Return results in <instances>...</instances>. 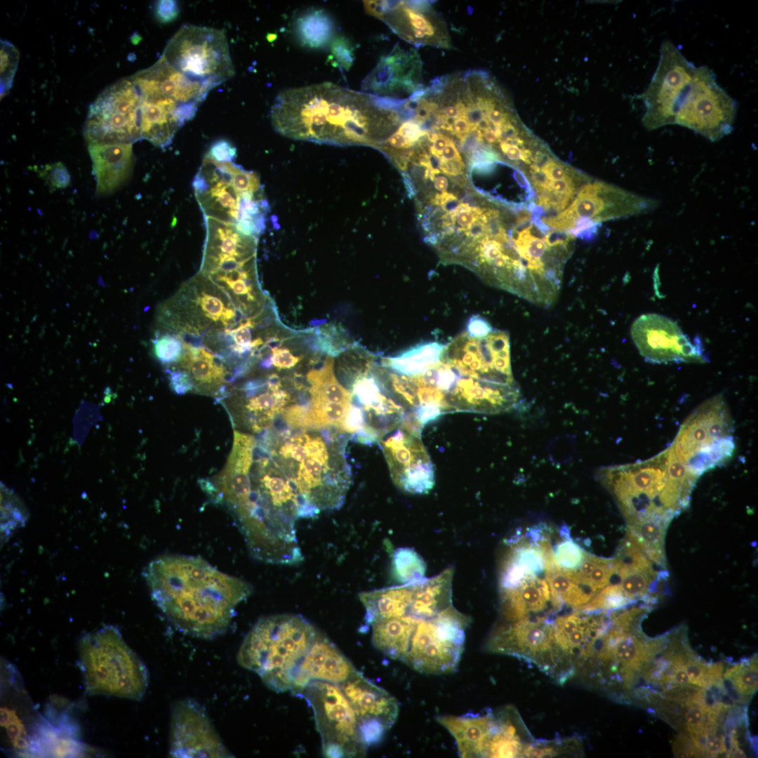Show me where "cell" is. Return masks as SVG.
Returning <instances> with one entry per match:
<instances>
[{"instance_id": "be15d7a7", "label": "cell", "mask_w": 758, "mask_h": 758, "mask_svg": "<svg viewBox=\"0 0 758 758\" xmlns=\"http://www.w3.org/2000/svg\"><path fill=\"white\" fill-rule=\"evenodd\" d=\"M529 173L531 179L535 186L537 187H547L549 178L546 174L535 164H532L529 166Z\"/></svg>"}, {"instance_id": "6125c7cd", "label": "cell", "mask_w": 758, "mask_h": 758, "mask_svg": "<svg viewBox=\"0 0 758 758\" xmlns=\"http://www.w3.org/2000/svg\"><path fill=\"white\" fill-rule=\"evenodd\" d=\"M465 164L463 161H445L440 158L439 169L448 175H458L464 172Z\"/></svg>"}, {"instance_id": "7a4b0ae2", "label": "cell", "mask_w": 758, "mask_h": 758, "mask_svg": "<svg viewBox=\"0 0 758 758\" xmlns=\"http://www.w3.org/2000/svg\"><path fill=\"white\" fill-rule=\"evenodd\" d=\"M144 576L167 618L182 632L204 639L225 632L236 606L253 592L247 582L194 556L162 555L149 563Z\"/></svg>"}, {"instance_id": "f546056e", "label": "cell", "mask_w": 758, "mask_h": 758, "mask_svg": "<svg viewBox=\"0 0 758 758\" xmlns=\"http://www.w3.org/2000/svg\"><path fill=\"white\" fill-rule=\"evenodd\" d=\"M437 722L454 738L462 757H485L494 724V713L438 716Z\"/></svg>"}, {"instance_id": "9f6ffc18", "label": "cell", "mask_w": 758, "mask_h": 758, "mask_svg": "<svg viewBox=\"0 0 758 758\" xmlns=\"http://www.w3.org/2000/svg\"><path fill=\"white\" fill-rule=\"evenodd\" d=\"M397 132L406 137L413 143L417 142L427 132L423 131L420 125L414 120H406L401 124Z\"/></svg>"}, {"instance_id": "94428289", "label": "cell", "mask_w": 758, "mask_h": 758, "mask_svg": "<svg viewBox=\"0 0 758 758\" xmlns=\"http://www.w3.org/2000/svg\"><path fill=\"white\" fill-rule=\"evenodd\" d=\"M463 230L465 231L466 236L474 244L485 237L486 234V226L481 220L477 219L467 228L463 229Z\"/></svg>"}, {"instance_id": "681fc988", "label": "cell", "mask_w": 758, "mask_h": 758, "mask_svg": "<svg viewBox=\"0 0 758 758\" xmlns=\"http://www.w3.org/2000/svg\"><path fill=\"white\" fill-rule=\"evenodd\" d=\"M330 50L331 58L338 66L345 70L351 67L354 59V48L347 39L343 36L333 39Z\"/></svg>"}, {"instance_id": "8992f818", "label": "cell", "mask_w": 758, "mask_h": 758, "mask_svg": "<svg viewBox=\"0 0 758 758\" xmlns=\"http://www.w3.org/2000/svg\"><path fill=\"white\" fill-rule=\"evenodd\" d=\"M322 436L317 432L304 430L287 437L280 446L278 453L286 467H282L294 483L305 504L314 513L322 510L339 508L350 484V472L347 467H336V456L327 442L331 432L324 430Z\"/></svg>"}, {"instance_id": "277c9868", "label": "cell", "mask_w": 758, "mask_h": 758, "mask_svg": "<svg viewBox=\"0 0 758 758\" xmlns=\"http://www.w3.org/2000/svg\"><path fill=\"white\" fill-rule=\"evenodd\" d=\"M192 187L204 216L232 224L255 238L263 231L269 205L255 172L206 154Z\"/></svg>"}, {"instance_id": "ab89813d", "label": "cell", "mask_w": 758, "mask_h": 758, "mask_svg": "<svg viewBox=\"0 0 758 758\" xmlns=\"http://www.w3.org/2000/svg\"><path fill=\"white\" fill-rule=\"evenodd\" d=\"M757 655L729 667L723 679V689L736 703H747L758 685Z\"/></svg>"}, {"instance_id": "c3c4849f", "label": "cell", "mask_w": 758, "mask_h": 758, "mask_svg": "<svg viewBox=\"0 0 758 758\" xmlns=\"http://www.w3.org/2000/svg\"><path fill=\"white\" fill-rule=\"evenodd\" d=\"M579 743L574 739L562 741L532 742L524 750V757H553L577 748Z\"/></svg>"}, {"instance_id": "1f68e13d", "label": "cell", "mask_w": 758, "mask_h": 758, "mask_svg": "<svg viewBox=\"0 0 758 758\" xmlns=\"http://www.w3.org/2000/svg\"><path fill=\"white\" fill-rule=\"evenodd\" d=\"M453 576V568H448L433 578L415 582L406 615L427 619L451 606Z\"/></svg>"}, {"instance_id": "91938a15", "label": "cell", "mask_w": 758, "mask_h": 758, "mask_svg": "<svg viewBox=\"0 0 758 758\" xmlns=\"http://www.w3.org/2000/svg\"><path fill=\"white\" fill-rule=\"evenodd\" d=\"M547 187L551 191L559 194L573 197L575 192L574 182L571 177L558 180H552L549 179Z\"/></svg>"}, {"instance_id": "4fadbf2b", "label": "cell", "mask_w": 758, "mask_h": 758, "mask_svg": "<svg viewBox=\"0 0 758 758\" xmlns=\"http://www.w3.org/2000/svg\"><path fill=\"white\" fill-rule=\"evenodd\" d=\"M140 104L132 77L107 87L88 109L84 127L88 145H133L141 139Z\"/></svg>"}, {"instance_id": "ffe728a7", "label": "cell", "mask_w": 758, "mask_h": 758, "mask_svg": "<svg viewBox=\"0 0 758 758\" xmlns=\"http://www.w3.org/2000/svg\"><path fill=\"white\" fill-rule=\"evenodd\" d=\"M659 202L602 182L599 192L592 197H576L570 206L543 222L559 231L568 232L578 218H590L598 224L604 221L644 214L655 209Z\"/></svg>"}, {"instance_id": "7402d4cb", "label": "cell", "mask_w": 758, "mask_h": 758, "mask_svg": "<svg viewBox=\"0 0 758 758\" xmlns=\"http://www.w3.org/2000/svg\"><path fill=\"white\" fill-rule=\"evenodd\" d=\"M338 686L357 717L364 744L368 747L380 741L397 719L396 698L358 670Z\"/></svg>"}, {"instance_id": "ee69618b", "label": "cell", "mask_w": 758, "mask_h": 758, "mask_svg": "<svg viewBox=\"0 0 758 758\" xmlns=\"http://www.w3.org/2000/svg\"><path fill=\"white\" fill-rule=\"evenodd\" d=\"M632 602L626 597L618 583H611L598 592L587 603L577 609L583 612L620 609Z\"/></svg>"}, {"instance_id": "003e7915", "label": "cell", "mask_w": 758, "mask_h": 758, "mask_svg": "<svg viewBox=\"0 0 758 758\" xmlns=\"http://www.w3.org/2000/svg\"><path fill=\"white\" fill-rule=\"evenodd\" d=\"M434 187H435L436 190H437L438 191H440L441 192H446V189L448 187V180H447V178L446 177H444V176L435 177V178L434 179Z\"/></svg>"}, {"instance_id": "7c38bea8", "label": "cell", "mask_w": 758, "mask_h": 758, "mask_svg": "<svg viewBox=\"0 0 758 758\" xmlns=\"http://www.w3.org/2000/svg\"><path fill=\"white\" fill-rule=\"evenodd\" d=\"M312 709L326 757H364L368 750L361 737L357 717L337 684L314 681L301 694Z\"/></svg>"}, {"instance_id": "f6af8a7d", "label": "cell", "mask_w": 758, "mask_h": 758, "mask_svg": "<svg viewBox=\"0 0 758 758\" xmlns=\"http://www.w3.org/2000/svg\"><path fill=\"white\" fill-rule=\"evenodd\" d=\"M152 350L156 359L171 368L179 362L182 353L180 341L175 335L162 331L155 332Z\"/></svg>"}, {"instance_id": "4316f807", "label": "cell", "mask_w": 758, "mask_h": 758, "mask_svg": "<svg viewBox=\"0 0 758 758\" xmlns=\"http://www.w3.org/2000/svg\"><path fill=\"white\" fill-rule=\"evenodd\" d=\"M138 89L141 98V137L157 147L165 148L187 122L181 109L175 101L155 91Z\"/></svg>"}, {"instance_id": "816d5d0a", "label": "cell", "mask_w": 758, "mask_h": 758, "mask_svg": "<svg viewBox=\"0 0 758 758\" xmlns=\"http://www.w3.org/2000/svg\"><path fill=\"white\" fill-rule=\"evenodd\" d=\"M271 350V364L279 369H289L300 360V357L293 355L287 348L274 347Z\"/></svg>"}, {"instance_id": "484cf974", "label": "cell", "mask_w": 758, "mask_h": 758, "mask_svg": "<svg viewBox=\"0 0 758 758\" xmlns=\"http://www.w3.org/2000/svg\"><path fill=\"white\" fill-rule=\"evenodd\" d=\"M357 670L336 646L319 631L298 666L290 691L296 696L302 694L307 685L314 681L339 685Z\"/></svg>"}, {"instance_id": "cb8c5ba5", "label": "cell", "mask_w": 758, "mask_h": 758, "mask_svg": "<svg viewBox=\"0 0 758 758\" xmlns=\"http://www.w3.org/2000/svg\"><path fill=\"white\" fill-rule=\"evenodd\" d=\"M80 735L77 722L67 712L48 705L34 724L26 756L83 757L90 750L81 741Z\"/></svg>"}, {"instance_id": "5b68a950", "label": "cell", "mask_w": 758, "mask_h": 758, "mask_svg": "<svg viewBox=\"0 0 758 758\" xmlns=\"http://www.w3.org/2000/svg\"><path fill=\"white\" fill-rule=\"evenodd\" d=\"M319 630L298 615L262 617L244 638L237 661L271 690L291 691L295 672Z\"/></svg>"}, {"instance_id": "6f0895ef", "label": "cell", "mask_w": 758, "mask_h": 758, "mask_svg": "<svg viewBox=\"0 0 758 758\" xmlns=\"http://www.w3.org/2000/svg\"><path fill=\"white\" fill-rule=\"evenodd\" d=\"M156 13L162 22L172 21L178 14V3L175 1H159L157 4Z\"/></svg>"}, {"instance_id": "e7e4bbea", "label": "cell", "mask_w": 758, "mask_h": 758, "mask_svg": "<svg viewBox=\"0 0 758 758\" xmlns=\"http://www.w3.org/2000/svg\"><path fill=\"white\" fill-rule=\"evenodd\" d=\"M440 158L445 161H462L460 153L452 139L441 152Z\"/></svg>"}, {"instance_id": "db71d44e", "label": "cell", "mask_w": 758, "mask_h": 758, "mask_svg": "<svg viewBox=\"0 0 758 758\" xmlns=\"http://www.w3.org/2000/svg\"><path fill=\"white\" fill-rule=\"evenodd\" d=\"M493 331L490 323L479 314L472 315L467 324V333L472 338H481Z\"/></svg>"}, {"instance_id": "d590c367", "label": "cell", "mask_w": 758, "mask_h": 758, "mask_svg": "<svg viewBox=\"0 0 758 758\" xmlns=\"http://www.w3.org/2000/svg\"><path fill=\"white\" fill-rule=\"evenodd\" d=\"M409 58L399 48H395L380 60L366 77L362 89L368 94L387 98L397 94L402 84L409 86V77L402 75Z\"/></svg>"}, {"instance_id": "8fae6325", "label": "cell", "mask_w": 758, "mask_h": 758, "mask_svg": "<svg viewBox=\"0 0 758 758\" xmlns=\"http://www.w3.org/2000/svg\"><path fill=\"white\" fill-rule=\"evenodd\" d=\"M470 623V618L452 605L432 618L417 620L404 663L425 674L454 672Z\"/></svg>"}, {"instance_id": "8d00e7d4", "label": "cell", "mask_w": 758, "mask_h": 758, "mask_svg": "<svg viewBox=\"0 0 758 758\" xmlns=\"http://www.w3.org/2000/svg\"><path fill=\"white\" fill-rule=\"evenodd\" d=\"M446 345L438 342L419 343L397 356L383 358V366L403 375H415L437 363Z\"/></svg>"}, {"instance_id": "680465c9", "label": "cell", "mask_w": 758, "mask_h": 758, "mask_svg": "<svg viewBox=\"0 0 758 758\" xmlns=\"http://www.w3.org/2000/svg\"><path fill=\"white\" fill-rule=\"evenodd\" d=\"M541 170L546 174L547 177L552 180L565 179L569 178L571 175L569 168L564 166L556 159L547 164Z\"/></svg>"}, {"instance_id": "f907efd6", "label": "cell", "mask_w": 758, "mask_h": 758, "mask_svg": "<svg viewBox=\"0 0 758 758\" xmlns=\"http://www.w3.org/2000/svg\"><path fill=\"white\" fill-rule=\"evenodd\" d=\"M44 173L48 182L54 188H65L69 185L70 175L61 162L47 166Z\"/></svg>"}, {"instance_id": "5bb4252c", "label": "cell", "mask_w": 758, "mask_h": 758, "mask_svg": "<svg viewBox=\"0 0 758 758\" xmlns=\"http://www.w3.org/2000/svg\"><path fill=\"white\" fill-rule=\"evenodd\" d=\"M486 649L491 653L527 660L554 674L559 671L563 679L573 674L556 641L553 621L545 616L526 617L496 627Z\"/></svg>"}, {"instance_id": "ac0fdd59", "label": "cell", "mask_w": 758, "mask_h": 758, "mask_svg": "<svg viewBox=\"0 0 758 758\" xmlns=\"http://www.w3.org/2000/svg\"><path fill=\"white\" fill-rule=\"evenodd\" d=\"M169 754L173 757H232L205 709L193 699L172 706Z\"/></svg>"}, {"instance_id": "7bdbcfd3", "label": "cell", "mask_w": 758, "mask_h": 758, "mask_svg": "<svg viewBox=\"0 0 758 758\" xmlns=\"http://www.w3.org/2000/svg\"><path fill=\"white\" fill-rule=\"evenodd\" d=\"M393 573L399 582L406 584L417 582L424 578L426 564L413 549L400 547L393 554Z\"/></svg>"}, {"instance_id": "603a6c76", "label": "cell", "mask_w": 758, "mask_h": 758, "mask_svg": "<svg viewBox=\"0 0 758 758\" xmlns=\"http://www.w3.org/2000/svg\"><path fill=\"white\" fill-rule=\"evenodd\" d=\"M366 11L404 39L417 44L448 46L443 23L425 1H365Z\"/></svg>"}, {"instance_id": "ba28073f", "label": "cell", "mask_w": 758, "mask_h": 758, "mask_svg": "<svg viewBox=\"0 0 758 758\" xmlns=\"http://www.w3.org/2000/svg\"><path fill=\"white\" fill-rule=\"evenodd\" d=\"M79 663L86 693L141 700L148 687L147 667L119 630L105 626L88 633L78 645Z\"/></svg>"}, {"instance_id": "2e32d148", "label": "cell", "mask_w": 758, "mask_h": 758, "mask_svg": "<svg viewBox=\"0 0 758 758\" xmlns=\"http://www.w3.org/2000/svg\"><path fill=\"white\" fill-rule=\"evenodd\" d=\"M696 68L672 41L662 42L658 67L641 95L646 108L642 124L648 131L674 124Z\"/></svg>"}, {"instance_id": "74e56055", "label": "cell", "mask_w": 758, "mask_h": 758, "mask_svg": "<svg viewBox=\"0 0 758 758\" xmlns=\"http://www.w3.org/2000/svg\"><path fill=\"white\" fill-rule=\"evenodd\" d=\"M307 378L311 385L312 406L351 404L352 394L339 383L334 375L332 357H327L319 369L310 371Z\"/></svg>"}, {"instance_id": "44dd1931", "label": "cell", "mask_w": 758, "mask_h": 758, "mask_svg": "<svg viewBox=\"0 0 758 758\" xmlns=\"http://www.w3.org/2000/svg\"><path fill=\"white\" fill-rule=\"evenodd\" d=\"M381 444L398 488L413 494H425L433 488L434 467L420 435L399 426Z\"/></svg>"}, {"instance_id": "836d02e7", "label": "cell", "mask_w": 758, "mask_h": 758, "mask_svg": "<svg viewBox=\"0 0 758 758\" xmlns=\"http://www.w3.org/2000/svg\"><path fill=\"white\" fill-rule=\"evenodd\" d=\"M416 621L409 615L372 620L373 646L388 657L404 662Z\"/></svg>"}, {"instance_id": "60d3db41", "label": "cell", "mask_w": 758, "mask_h": 758, "mask_svg": "<svg viewBox=\"0 0 758 758\" xmlns=\"http://www.w3.org/2000/svg\"><path fill=\"white\" fill-rule=\"evenodd\" d=\"M298 39L309 48H319L328 44L334 34L330 15L321 10H312L300 16L295 25Z\"/></svg>"}, {"instance_id": "11a10c76", "label": "cell", "mask_w": 758, "mask_h": 758, "mask_svg": "<svg viewBox=\"0 0 758 758\" xmlns=\"http://www.w3.org/2000/svg\"><path fill=\"white\" fill-rule=\"evenodd\" d=\"M218 161H232L236 155V149L225 140L213 144L206 154Z\"/></svg>"}, {"instance_id": "bcb514c9", "label": "cell", "mask_w": 758, "mask_h": 758, "mask_svg": "<svg viewBox=\"0 0 758 758\" xmlns=\"http://www.w3.org/2000/svg\"><path fill=\"white\" fill-rule=\"evenodd\" d=\"M587 552L570 538L559 543L553 550L557 566L564 571H575L583 562Z\"/></svg>"}, {"instance_id": "d6a6232c", "label": "cell", "mask_w": 758, "mask_h": 758, "mask_svg": "<svg viewBox=\"0 0 758 758\" xmlns=\"http://www.w3.org/2000/svg\"><path fill=\"white\" fill-rule=\"evenodd\" d=\"M249 397L246 408L253 415L252 428L260 431L281 411L289 400L288 394L280 388V381L275 374L266 383L249 382L242 388Z\"/></svg>"}, {"instance_id": "f35d334b", "label": "cell", "mask_w": 758, "mask_h": 758, "mask_svg": "<svg viewBox=\"0 0 758 758\" xmlns=\"http://www.w3.org/2000/svg\"><path fill=\"white\" fill-rule=\"evenodd\" d=\"M545 572L552 596L561 603L577 609L595 595L590 589L577 583L559 568L554 557L545 559Z\"/></svg>"}, {"instance_id": "f5cc1de1", "label": "cell", "mask_w": 758, "mask_h": 758, "mask_svg": "<svg viewBox=\"0 0 758 758\" xmlns=\"http://www.w3.org/2000/svg\"><path fill=\"white\" fill-rule=\"evenodd\" d=\"M673 753L676 757H701L693 745L691 738L686 733H681L674 739L672 744Z\"/></svg>"}, {"instance_id": "30bf717a", "label": "cell", "mask_w": 758, "mask_h": 758, "mask_svg": "<svg viewBox=\"0 0 758 758\" xmlns=\"http://www.w3.org/2000/svg\"><path fill=\"white\" fill-rule=\"evenodd\" d=\"M161 57L209 90L234 74L227 37L220 29L185 25L168 41Z\"/></svg>"}, {"instance_id": "b9f144b4", "label": "cell", "mask_w": 758, "mask_h": 758, "mask_svg": "<svg viewBox=\"0 0 758 758\" xmlns=\"http://www.w3.org/2000/svg\"><path fill=\"white\" fill-rule=\"evenodd\" d=\"M28 512L19 497L4 485L1 486V545L25 526Z\"/></svg>"}, {"instance_id": "f1b7e54d", "label": "cell", "mask_w": 758, "mask_h": 758, "mask_svg": "<svg viewBox=\"0 0 758 758\" xmlns=\"http://www.w3.org/2000/svg\"><path fill=\"white\" fill-rule=\"evenodd\" d=\"M562 603L551 594L547 581L531 576L516 588L500 591V611L507 622H514L544 611L550 605L554 611Z\"/></svg>"}, {"instance_id": "e575fe53", "label": "cell", "mask_w": 758, "mask_h": 758, "mask_svg": "<svg viewBox=\"0 0 758 758\" xmlns=\"http://www.w3.org/2000/svg\"><path fill=\"white\" fill-rule=\"evenodd\" d=\"M415 583L360 593L359 598L366 611V622L370 623L380 618L406 615Z\"/></svg>"}, {"instance_id": "d6986e66", "label": "cell", "mask_w": 758, "mask_h": 758, "mask_svg": "<svg viewBox=\"0 0 758 758\" xmlns=\"http://www.w3.org/2000/svg\"><path fill=\"white\" fill-rule=\"evenodd\" d=\"M631 335L640 354L649 362L705 361L701 347L693 345L674 321L663 315L639 316L632 324Z\"/></svg>"}, {"instance_id": "e0dca14e", "label": "cell", "mask_w": 758, "mask_h": 758, "mask_svg": "<svg viewBox=\"0 0 758 758\" xmlns=\"http://www.w3.org/2000/svg\"><path fill=\"white\" fill-rule=\"evenodd\" d=\"M441 358L463 376L498 385H517L506 331L493 330L481 338H472L464 332L446 345Z\"/></svg>"}, {"instance_id": "52a82bcc", "label": "cell", "mask_w": 758, "mask_h": 758, "mask_svg": "<svg viewBox=\"0 0 758 758\" xmlns=\"http://www.w3.org/2000/svg\"><path fill=\"white\" fill-rule=\"evenodd\" d=\"M206 238L199 272L220 286L247 314L260 305L256 270L257 238L235 225L204 216Z\"/></svg>"}, {"instance_id": "4dcf8cb0", "label": "cell", "mask_w": 758, "mask_h": 758, "mask_svg": "<svg viewBox=\"0 0 758 758\" xmlns=\"http://www.w3.org/2000/svg\"><path fill=\"white\" fill-rule=\"evenodd\" d=\"M532 743L517 710L506 706L494 714V724L485 757H524Z\"/></svg>"}, {"instance_id": "03108f58", "label": "cell", "mask_w": 758, "mask_h": 758, "mask_svg": "<svg viewBox=\"0 0 758 758\" xmlns=\"http://www.w3.org/2000/svg\"><path fill=\"white\" fill-rule=\"evenodd\" d=\"M513 178L517 181V184L522 188H526L529 191L530 185L528 182V180L525 175L519 169H516L512 173Z\"/></svg>"}, {"instance_id": "d4e9b609", "label": "cell", "mask_w": 758, "mask_h": 758, "mask_svg": "<svg viewBox=\"0 0 758 758\" xmlns=\"http://www.w3.org/2000/svg\"><path fill=\"white\" fill-rule=\"evenodd\" d=\"M132 78L138 88L155 91L175 101L187 121L194 117L199 105L210 91L173 68L161 57Z\"/></svg>"}, {"instance_id": "7dc6e473", "label": "cell", "mask_w": 758, "mask_h": 758, "mask_svg": "<svg viewBox=\"0 0 758 758\" xmlns=\"http://www.w3.org/2000/svg\"><path fill=\"white\" fill-rule=\"evenodd\" d=\"M19 60V53L8 41H1V96L11 88Z\"/></svg>"}, {"instance_id": "3957f363", "label": "cell", "mask_w": 758, "mask_h": 758, "mask_svg": "<svg viewBox=\"0 0 758 758\" xmlns=\"http://www.w3.org/2000/svg\"><path fill=\"white\" fill-rule=\"evenodd\" d=\"M597 477L613 496L627 526L646 521L668 526L688 507L699 478L670 446L648 460L601 467Z\"/></svg>"}, {"instance_id": "9a60e30c", "label": "cell", "mask_w": 758, "mask_h": 758, "mask_svg": "<svg viewBox=\"0 0 758 758\" xmlns=\"http://www.w3.org/2000/svg\"><path fill=\"white\" fill-rule=\"evenodd\" d=\"M737 102L721 88L707 66L696 67L677 112L674 124L688 128L712 142L730 134Z\"/></svg>"}, {"instance_id": "6da1fadb", "label": "cell", "mask_w": 758, "mask_h": 758, "mask_svg": "<svg viewBox=\"0 0 758 758\" xmlns=\"http://www.w3.org/2000/svg\"><path fill=\"white\" fill-rule=\"evenodd\" d=\"M402 104L323 82L281 91L271 121L277 132L291 139L377 147L401 121Z\"/></svg>"}, {"instance_id": "83f0119b", "label": "cell", "mask_w": 758, "mask_h": 758, "mask_svg": "<svg viewBox=\"0 0 758 758\" xmlns=\"http://www.w3.org/2000/svg\"><path fill=\"white\" fill-rule=\"evenodd\" d=\"M88 149L96 180V193L112 194L131 175L133 166V145H90Z\"/></svg>"}, {"instance_id": "9c48e42d", "label": "cell", "mask_w": 758, "mask_h": 758, "mask_svg": "<svg viewBox=\"0 0 758 758\" xmlns=\"http://www.w3.org/2000/svg\"><path fill=\"white\" fill-rule=\"evenodd\" d=\"M733 432L730 412L719 394L692 412L670 447L678 460L699 477L731 459L735 450Z\"/></svg>"}]
</instances>
